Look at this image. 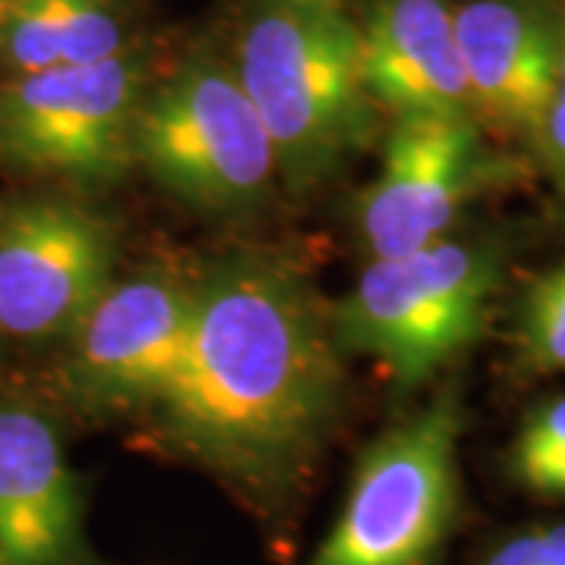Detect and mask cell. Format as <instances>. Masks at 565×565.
I'll use <instances>...</instances> for the list:
<instances>
[{
	"instance_id": "6da1fadb",
	"label": "cell",
	"mask_w": 565,
	"mask_h": 565,
	"mask_svg": "<svg viewBox=\"0 0 565 565\" xmlns=\"http://www.w3.org/2000/svg\"><path fill=\"white\" fill-rule=\"evenodd\" d=\"M340 390L330 305L289 264L233 258L199 280L189 352L148 415L173 452L267 509L302 484Z\"/></svg>"
},
{
	"instance_id": "7a4b0ae2",
	"label": "cell",
	"mask_w": 565,
	"mask_h": 565,
	"mask_svg": "<svg viewBox=\"0 0 565 565\" xmlns=\"http://www.w3.org/2000/svg\"><path fill=\"white\" fill-rule=\"evenodd\" d=\"M230 63L292 192L333 180L381 132V110L364 88L359 20L343 0H245Z\"/></svg>"
},
{
	"instance_id": "3957f363",
	"label": "cell",
	"mask_w": 565,
	"mask_h": 565,
	"mask_svg": "<svg viewBox=\"0 0 565 565\" xmlns=\"http://www.w3.org/2000/svg\"><path fill=\"white\" fill-rule=\"evenodd\" d=\"M497 286L493 245L462 236L367 258L355 286L330 305L333 343L343 359H374L403 386H418L481 337Z\"/></svg>"
},
{
	"instance_id": "277c9868",
	"label": "cell",
	"mask_w": 565,
	"mask_h": 565,
	"mask_svg": "<svg viewBox=\"0 0 565 565\" xmlns=\"http://www.w3.org/2000/svg\"><path fill=\"white\" fill-rule=\"evenodd\" d=\"M136 167L180 202L239 214L280 182L277 151L230 57L199 51L151 82L136 120Z\"/></svg>"
},
{
	"instance_id": "5b68a950",
	"label": "cell",
	"mask_w": 565,
	"mask_h": 565,
	"mask_svg": "<svg viewBox=\"0 0 565 565\" xmlns=\"http://www.w3.org/2000/svg\"><path fill=\"white\" fill-rule=\"evenodd\" d=\"M462 408L452 393L367 446L343 515L305 565H430L459 512Z\"/></svg>"
},
{
	"instance_id": "8992f818",
	"label": "cell",
	"mask_w": 565,
	"mask_h": 565,
	"mask_svg": "<svg viewBox=\"0 0 565 565\" xmlns=\"http://www.w3.org/2000/svg\"><path fill=\"white\" fill-rule=\"evenodd\" d=\"M154 82L139 47L0 85V167L73 185H114L136 167V120Z\"/></svg>"
},
{
	"instance_id": "52a82bcc",
	"label": "cell",
	"mask_w": 565,
	"mask_h": 565,
	"mask_svg": "<svg viewBox=\"0 0 565 565\" xmlns=\"http://www.w3.org/2000/svg\"><path fill=\"white\" fill-rule=\"evenodd\" d=\"M522 173L471 117L393 120L377 177L355 202V230L367 258H393L449 236L465 204Z\"/></svg>"
},
{
	"instance_id": "ba28073f",
	"label": "cell",
	"mask_w": 565,
	"mask_h": 565,
	"mask_svg": "<svg viewBox=\"0 0 565 565\" xmlns=\"http://www.w3.org/2000/svg\"><path fill=\"white\" fill-rule=\"evenodd\" d=\"M199 280L170 267L114 280L70 333L63 386L85 412L151 408L180 374L199 315Z\"/></svg>"
},
{
	"instance_id": "9c48e42d",
	"label": "cell",
	"mask_w": 565,
	"mask_h": 565,
	"mask_svg": "<svg viewBox=\"0 0 565 565\" xmlns=\"http://www.w3.org/2000/svg\"><path fill=\"white\" fill-rule=\"evenodd\" d=\"M117 243L104 217L63 199L0 211V333L41 343L79 327L117 280Z\"/></svg>"
},
{
	"instance_id": "30bf717a",
	"label": "cell",
	"mask_w": 565,
	"mask_h": 565,
	"mask_svg": "<svg viewBox=\"0 0 565 565\" xmlns=\"http://www.w3.org/2000/svg\"><path fill=\"white\" fill-rule=\"evenodd\" d=\"M456 39L475 120L534 145L563 61V0H462Z\"/></svg>"
},
{
	"instance_id": "8fae6325",
	"label": "cell",
	"mask_w": 565,
	"mask_h": 565,
	"mask_svg": "<svg viewBox=\"0 0 565 565\" xmlns=\"http://www.w3.org/2000/svg\"><path fill=\"white\" fill-rule=\"evenodd\" d=\"M0 563L92 565L76 471L32 405H0Z\"/></svg>"
},
{
	"instance_id": "7c38bea8",
	"label": "cell",
	"mask_w": 565,
	"mask_h": 565,
	"mask_svg": "<svg viewBox=\"0 0 565 565\" xmlns=\"http://www.w3.org/2000/svg\"><path fill=\"white\" fill-rule=\"evenodd\" d=\"M359 44L364 88L381 114L475 120L456 39V0H367Z\"/></svg>"
},
{
	"instance_id": "4fadbf2b",
	"label": "cell",
	"mask_w": 565,
	"mask_h": 565,
	"mask_svg": "<svg viewBox=\"0 0 565 565\" xmlns=\"http://www.w3.org/2000/svg\"><path fill=\"white\" fill-rule=\"evenodd\" d=\"M132 47L126 0H10L0 20V63L10 76L102 63Z\"/></svg>"
},
{
	"instance_id": "5bb4252c",
	"label": "cell",
	"mask_w": 565,
	"mask_h": 565,
	"mask_svg": "<svg viewBox=\"0 0 565 565\" xmlns=\"http://www.w3.org/2000/svg\"><path fill=\"white\" fill-rule=\"evenodd\" d=\"M515 352L531 374L565 371V262L531 282L515 321Z\"/></svg>"
},
{
	"instance_id": "9a60e30c",
	"label": "cell",
	"mask_w": 565,
	"mask_h": 565,
	"mask_svg": "<svg viewBox=\"0 0 565 565\" xmlns=\"http://www.w3.org/2000/svg\"><path fill=\"white\" fill-rule=\"evenodd\" d=\"M565 452V396L553 403L541 405L522 427L512 446V475L519 478L522 471L534 465L556 459Z\"/></svg>"
},
{
	"instance_id": "2e32d148",
	"label": "cell",
	"mask_w": 565,
	"mask_h": 565,
	"mask_svg": "<svg viewBox=\"0 0 565 565\" xmlns=\"http://www.w3.org/2000/svg\"><path fill=\"white\" fill-rule=\"evenodd\" d=\"M537 158L544 163V170L550 173L553 185L559 189V195L565 199V0H563V61H559V76H556V88L553 98L546 104L544 120L541 129L534 136Z\"/></svg>"
},
{
	"instance_id": "e0dca14e",
	"label": "cell",
	"mask_w": 565,
	"mask_h": 565,
	"mask_svg": "<svg viewBox=\"0 0 565 565\" xmlns=\"http://www.w3.org/2000/svg\"><path fill=\"white\" fill-rule=\"evenodd\" d=\"M484 565H544V527L509 537L487 556Z\"/></svg>"
},
{
	"instance_id": "ac0fdd59",
	"label": "cell",
	"mask_w": 565,
	"mask_h": 565,
	"mask_svg": "<svg viewBox=\"0 0 565 565\" xmlns=\"http://www.w3.org/2000/svg\"><path fill=\"white\" fill-rule=\"evenodd\" d=\"M519 484H525L527 490H534L541 497H565V452L522 471Z\"/></svg>"
},
{
	"instance_id": "d6986e66",
	"label": "cell",
	"mask_w": 565,
	"mask_h": 565,
	"mask_svg": "<svg viewBox=\"0 0 565 565\" xmlns=\"http://www.w3.org/2000/svg\"><path fill=\"white\" fill-rule=\"evenodd\" d=\"M544 565H565V522L544 527Z\"/></svg>"
},
{
	"instance_id": "ffe728a7",
	"label": "cell",
	"mask_w": 565,
	"mask_h": 565,
	"mask_svg": "<svg viewBox=\"0 0 565 565\" xmlns=\"http://www.w3.org/2000/svg\"><path fill=\"white\" fill-rule=\"evenodd\" d=\"M7 3H10V0H0V20H3V10H7Z\"/></svg>"
},
{
	"instance_id": "44dd1931",
	"label": "cell",
	"mask_w": 565,
	"mask_h": 565,
	"mask_svg": "<svg viewBox=\"0 0 565 565\" xmlns=\"http://www.w3.org/2000/svg\"><path fill=\"white\" fill-rule=\"evenodd\" d=\"M0 565H3V563H0Z\"/></svg>"
}]
</instances>
